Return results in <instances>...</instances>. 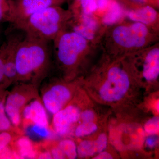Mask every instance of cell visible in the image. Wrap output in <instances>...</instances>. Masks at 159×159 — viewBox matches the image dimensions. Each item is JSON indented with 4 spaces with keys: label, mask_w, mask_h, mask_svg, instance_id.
I'll return each instance as SVG.
<instances>
[{
    "label": "cell",
    "mask_w": 159,
    "mask_h": 159,
    "mask_svg": "<svg viewBox=\"0 0 159 159\" xmlns=\"http://www.w3.org/2000/svg\"><path fill=\"white\" fill-rule=\"evenodd\" d=\"M11 14L9 0H0V24L10 22Z\"/></svg>",
    "instance_id": "obj_22"
},
{
    "label": "cell",
    "mask_w": 159,
    "mask_h": 159,
    "mask_svg": "<svg viewBox=\"0 0 159 159\" xmlns=\"http://www.w3.org/2000/svg\"><path fill=\"white\" fill-rule=\"evenodd\" d=\"M158 141V139L157 134L150 135V136L147 137L145 141V144L147 147L153 148L157 144Z\"/></svg>",
    "instance_id": "obj_30"
},
{
    "label": "cell",
    "mask_w": 159,
    "mask_h": 159,
    "mask_svg": "<svg viewBox=\"0 0 159 159\" xmlns=\"http://www.w3.org/2000/svg\"><path fill=\"white\" fill-rule=\"evenodd\" d=\"M144 129L145 132L149 134H157L159 132V119L154 117L149 119L145 123Z\"/></svg>",
    "instance_id": "obj_24"
},
{
    "label": "cell",
    "mask_w": 159,
    "mask_h": 159,
    "mask_svg": "<svg viewBox=\"0 0 159 159\" xmlns=\"http://www.w3.org/2000/svg\"><path fill=\"white\" fill-rule=\"evenodd\" d=\"M21 39L18 36H11L6 41L7 54L4 66L5 84L16 82L17 71L15 64V56L18 44Z\"/></svg>",
    "instance_id": "obj_14"
},
{
    "label": "cell",
    "mask_w": 159,
    "mask_h": 159,
    "mask_svg": "<svg viewBox=\"0 0 159 159\" xmlns=\"http://www.w3.org/2000/svg\"><path fill=\"white\" fill-rule=\"evenodd\" d=\"M15 153L17 158H36L38 150L31 140L27 136L18 138L14 143Z\"/></svg>",
    "instance_id": "obj_16"
},
{
    "label": "cell",
    "mask_w": 159,
    "mask_h": 159,
    "mask_svg": "<svg viewBox=\"0 0 159 159\" xmlns=\"http://www.w3.org/2000/svg\"><path fill=\"white\" fill-rule=\"evenodd\" d=\"M112 1V0H96L97 10L94 15L100 20L107 10Z\"/></svg>",
    "instance_id": "obj_25"
},
{
    "label": "cell",
    "mask_w": 159,
    "mask_h": 159,
    "mask_svg": "<svg viewBox=\"0 0 159 159\" xmlns=\"http://www.w3.org/2000/svg\"><path fill=\"white\" fill-rule=\"evenodd\" d=\"M25 129L35 127L49 129V122L47 110L39 99L34 98L23 109L21 122Z\"/></svg>",
    "instance_id": "obj_11"
},
{
    "label": "cell",
    "mask_w": 159,
    "mask_h": 159,
    "mask_svg": "<svg viewBox=\"0 0 159 159\" xmlns=\"http://www.w3.org/2000/svg\"><path fill=\"white\" fill-rule=\"evenodd\" d=\"M53 159H65L66 156L57 145L50 147L49 149Z\"/></svg>",
    "instance_id": "obj_29"
},
{
    "label": "cell",
    "mask_w": 159,
    "mask_h": 159,
    "mask_svg": "<svg viewBox=\"0 0 159 159\" xmlns=\"http://www.w3.org/2000/svg\"><path fill=\"white\" fill-rule=\"evenodd\" d=\"M2 86H4L3 85H0V89H1V87H2ZM2 93L1 92V90H0V101H1V97H2Z\"/></svg>",
    "instance_id": "obj_35"
},
{
    "label": "cell",
    "mask_w": 159,
    "mask_h": 159,
    "mask_svg": "<svg viewBox=\"0 0 159 159\" xmlns=\"http://www.w3.org/2000/svg\"><path fill=\"white\" fill-rule=\"evenodd\" d=\"M97 10L96 0H80L77 9L73 13L80 12L87 15H94Z\"/></svg>",
    "instance_id": "obj_19"
},
{
    "label": "cell",
    "mask_w": 159,
    "mask_h": 159,
    "mask_svg": "<svg viewBox=\"0 0 159 159\" xmlns=\"http://www.w3.org/2000/svg\"><path fill=\"white\" fill-rule=\"evenodd\" d=\"M81 111L77 105H67L53 115L52 129L57 135L63 136L69 133L73 125L80 118Z\"/></svg>",
    "instance_id": "obj_13"
},
{
    "label": "cell",
    "mask_w": 159,
    "mask_h": 159,
    "mask_svg": "<svg viewBox=\"0 0 159 159\" xmlns=\"http://www.w3.org/2000/svg\"><path fill=\"white\" fill-rule=\"evenodd\" d=\"M37 159H53L51 152L49 150L43 151L39 152L38 151L37 157Z\"/></svg>",
    "instance_id": "obj_31"
},
{
    "label": "cell",
    "mask_w": 159,
    "mask_h": 159,
    "mask_svg": "<svg viewBox=\"0 0 159 159\" xmlns=\"http://www.w3.org/2000/svg\"><path fill=\"white\" fill-rule=\"evenodd\" d=\"M81 77L71 80H56L45 86L43 89L42 100L46 110L54 115L65 107L72 99Z\"/></svg>",
    "instance_id": "obj_6"
},
{
    "label": "cell",
    "mask_w": 159,
    "mask_h": 159,
    "mask_svg": "<svg viewBox=\"0 0 159 159\" xmlns=\"http://www.w3.org/2000/svg\"><path fill=\"white\" fill-rule=\"evenodd\" d=\"M48 42L27 35L20 40L15 56L16 82L30 81L35 85L45 77L50 65Z\"/></svg>",
    "instance_id": "obj_4"
},
{
    "label": "cell",
    "mask_w": 159,
    "mask_h": 159,
    "mask_svg": "<svg viewBox=\"0 0 159 159\" xmlns=\"http://www.w3.org/2000/svg\"><path fill=\"white\" fill-rule=\"evenodd\" d=\"M97 129V124L94 122H82L76 127L75 135L78 138L89 135L95 132Z\"/></svg>",
    "instance_id": "obj_20"
},
{
    "label": "cell",
    "mask_w": 159,
    "mask_h": 159,
    "mask_svg": "<svg viewBox=\"0 0 159 159\" xmlns=\"http://www.w3.org/2000/svg\"><path fill=\"white\" fill-rule=\"evenodd\" d=\"M11 122L6 115L4 102L0 101V132L9 131L12 128Z\"/></svg>",
    "instance_id": "obj_21"
},
{
    "label": "cell",
    "mask_w": 159,
    "mask_h": 159,
    "mask_svg": "<svg viewBox=\"0 0 159 159\" xmlns=\"http://www.w3.org/2000/svg\"><path fill=\"white\" fill-rule=\"evenodd\" d=\"M35 86L29 83L20 82L8 95L5 102L6 115L15 127L21 122L23 109L32 99L36 98Z\"/></svg>",
    "instance_id": "obj_8"
},
{
    "label": "cell",
    "mask_w": 159,
    "mask_h": 159,
    "mask_svg": "<svg viewBox=\"0 0 159 159\" xmlns=\"http://www.w3.org/2000/svg\"><path fill=\"white\" fill-rule=\"evenodd\" d=\"M101 52L84 81L97 86L102 101L118 102L125 97L133 83L139 81L131 54L112 57Z\"/></svg>",
    "instance_id": "obj_1"
},
{
    "label": "cell",
    "mask_w": 159,
    "mask_h": 159,
    "mask_svg": "<svg viewBox=\"0 0 159 159\" xmlns=\"http://www.w3.org/2000/svg\"><path fill=\"white\" fill-rule=\"evenodd\" d=\"M7 42H5L0 48V85H5L4 66L7 54Z\"/></svg>",
    "instance_id": "obj_23"
},
{
    "label": "cell",
    "mask_w": 159,
    "mask_h": 159,
    "mask_svg": "<svg viewBox=\"0 0 159 159\" xmlns=\"http://www.w3.org/2000/svg\"><path fill=\"white\" fill-rule=\"evenodd\" d=\"M124 6L117 0H112L104 14L100 19V23L105 28L125 19Z\"/></svg>",
    "instance_id": "obj_15"
},
{
    "label": "cell",
    "mask_w": 159,
    "mask_h": 159,
    "mask_svg": "<svg viewBox=\"0 0 159 159\" xmlns=\"http://www.w3.org/2000/svg\"><path fill=\"white\" fill-rule=\"evenodd\" d=\"M73 14L74 16L69 23L68 28L99 46L106 28L102 25L99 19L94 15H87L78 12Z\"/></svg>",
    "instance_id": "obj_9"
},
{
    "label": "cell",
    "mask_w": 159,
    "mask_h": 159,
    "mask_svg": "<svg viewBox=\"0 0 159 159\" xmlns=\"http://www.w3.org/2000/svg\"><path fill=\"white\" fill-rule=\"evenodd\" d=\"M159 42V33L144 24L125 19L106 28L99 46L103 53L119 57L135 53Z\"/></svg>",
    "instance_id": "obj_2"
},
{
    "label": "cell",
    "mask_w": 159,
    "mask_h": 159,
    "mask_svg": "<svg viewBox=\"0 0 159 159\" xmlns=\"http://www.w3.org/2000/svg\"><path fill=\"white\" fill-rule=\"evenodd\" d=\"M138 5H149L157 9V7L153 2V0H132Z\"/></svg>",
    "instance_id": "obj_32"
},
{
    "label": "cell",
    "mask_w": 159,
    "mask_h": 159,
    "mask_svg": "<svg viewBox=\"0 0 159 159\" xmlns=\"http://www.w3.org/2000/svg\"><path fill=\"white\" fill-rule=\"evenodd\" d=\"M77 156L80 158L88 157L97 153L96 141L84 140L77 147Z\"/></svg>",
    "instance_id": "obj_17"
},
{
    "label": "cell",
    "mask_w": 159,
    "mask_h": 159,
    "mask_svg": "<svg viewBox=\"0 0 159 159\" xmlns=\"http://www.w3.org/2000/svg\"><path fill=\"white\" fill-rule=\"evenodd\" d=\"M95 159H113L112 156L108 152L102 151L100 152L93 158Z\"/></svg>",
    "instance_id": "obj_33"
},
{
    "label": "cell",
    "mask_w": 159,
    "mask_h": 159,
    "mask_svg": "<svg viewBox=\"0 0 159 159\" xmlns=\"http://www.w3.org/2000/svg\"><path fill=\"white\" fill-rule=\"evenodd\" d=\"M57 146L61 149L67 158L74 159L77 158V146L73 140L64 139L58 143Z\"/></svg>",
    "instance_id": "obj_18"
},
{
    "label": "cell",
    "mask_w": 159,
    "mask_h": 159,
    "mask_svg": "<svg viewBox=\"0 0 159 159\" xmlns=\"http://www.w3.org/2000/svg\"><path fill=\"white\" fill-rule=\"evenodd\" d=\"M131 7L133 8L124 7L126 19L142 23L159 33V13L157 9L149 5L138 4Z\"/></svg>",
    "instance_id": "obj_12"
},
{
    "label": "cell",
    "mask_w": 159,
    "mask_h": 159,
    "mask_svg": "<svg viewBox=\"0 0 159 159\" xmlns=\"http://www.w3.org/2000/svg\"><path fill=\"white\" fill-rule=\"evenodd\" d=\"M73 16L70 9L66 10L60 6H50L12 26L13 29L20 30L26 35L49 42L53 41L61 31L67 28Z\"/></svg>",
    "instance_id": "obj_5"
},
{
    "label": "cell",
    "mask_w": 159,
    "mask_h": 159,
    "mask_svg": "<svg viewBox=\"0 0 159 159\" xmlns=\"http://www.w3.org/2000/svg\"><path fill=\"white\" fill-rule=\"evenodd\" d=\"M95 118L94 112L89 110H86L81 112L80 118L82 122H93Z\"/></svg>",
    "instance_id": "obj_28"
},
{
    "label": "cell",
    "mask_w": 159,
    "mask_h": 159,
    "mask_svg": "<svg viewBox=\"0 0 159 159\" xmlns=\"http://www.w3.org/2000/svg\"><path fill=\"white\" fill-rule=\"evenodd\" d=\"M57 65L66 80L76 79L86 65L101 51L99 46L67 28L53 40Z\"/></svg>",
    "instance_id": "obj_3"
},
{
    "label": "cell",
    "mask_w": 159,
    "mask_h": 159,
    "mask_svg": "<svg viewBox=\"0 0 159 159\" xmlns=\"http://www.w3.org/2000/svg\"><path fill=\"white\" fill-rule=\"evenodd\" d=\"M97 144V153L103 151L107 147V136L105 134H101L98 136L97 140H96Z\"/></svg>",
    "instance_id": "obj_27"
},
{
    "label": "cell",
    "mask_w": 159,
    "mask_h": 159,
    "mask_svg": "<svg viewBox=\"0 0 159 159\" xmlns=\"http://www.w3.org/2000/svg\"><path fill=\"white\" fill-rule=\"evenodd\" d=\"M131 54L139 81L156 82L159 76V42Z\"/></svg>",
    "instance_id": "obj_7"
},
{
    "label": "cell",
    "mask_w": 159,
    "mask_h": 159,
    "mask_svg": "<svg viewBox=\"0 0 159 159\" xmlns=\"http://www.w3.org/2000/svg\"><path fill=\"white\" fill-rule=\"evenodd\" d=\"M80 1V0H75L76 3H75V5H74V7H73V8L71 9V11H74V10H75V9H77V7H78V5H79Z\"/></svg>",
    "instance_id": "obj_34"
},
{
    "label": "cell",
    "mask_w": 159,
    "mask_h": 159,
    "mask_svg": "<svg viewBox=\"0 0 159 159\" xmlns=\"http://www.w3.org/2000/svg\"><path fill=\"white\" fill-rule=\"evenodd\" d=\"M12 139V134L8 131L1 132L0 133V153L9 146Z\"/></svg>",
    "instance_id": "obj_26"
},
{
    "label": "cell",
    "mask_w": 159,
    "mask_h": 159,
    "mask_svg": "<svg viewBox=\"0 0 159 159\" xmlns=\"http://www.w3.org/2000/svg\"><path fill=\"white\" fill-rule=\"evenodd\" d=\"M64 0H9L11 24L25 19L47 7L60 6Z\"/></svg>",
    "instance_id": "obj_10"
}]
</instances>
